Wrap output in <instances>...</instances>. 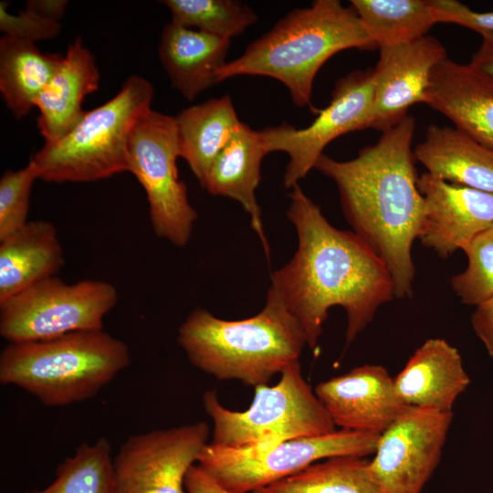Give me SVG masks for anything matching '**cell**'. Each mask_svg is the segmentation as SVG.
Listing matches in <instances>:
<instances>
[{"instance_id": "cell-1", "label": "cell", "mask_w": 493, "mask_h": 493, "mask_svg": "<svg viewBox=\"0 0 493 493\" xmlns=\"http://www.w3.org/2000/svg\"><path fill=\"white\" fill-rule=\"evenodd\" d=\"M287 216L296 228L293 257L271 275L273 288L300 325L307 346L315 350L329 309L343 308L346 346L394 297L383 262L353 231L331 226L299 187L291 188Z\"/></svg>"}, {"instance_id": "cell-2", "label": "cell", "mask_w": 493, "mask_h": 493, "mask_svg": "<svg viewBox=\"0 0 493 493\" xmlns=\"http://www.w3.org/2000/svg\"><path fill=\"white\" fill-rule=\"evenodd\" d=\"M414 130L406 115L355 158L341 162L323 153L314 167L335 183L346 220L386 266L398 299L412 296V246L425 212L411 149Z\"/></svg>"}, {"instance_id": "cell-3", "label": "cell", "mask_w": 493, "mask_h": 493, "mask_svg": "<svg viewBox=\"0 0 493 493\" xmlns=\"http://www.w3.org/2000/svg\"><path fill=\"white\" fill-rule=\"evenodd\" d=\"M177 341L200 371L254 388L299 362L307 346L300 325L271 287L263 309L250 318L227 320L194 309L179 327Z\"/></svg>"}, {"instance_id": "cell-4", "label": "cell", "mask_w": 493, "mask_h": 493, "mask_svg": "<svg viewBox=\"0 0 493 493\" xmlns=\"http://www.w3.org/2000/svg\"><path fill=\"white\" fill-rule=\"evenodd\" d=\"M375 47L351 6L316 0L288 13L241 56L226 62L218 82L243 75L272 78L287 87L296 106L307 107L315 77L330 58L349 48Z\"/></svg>"}, {"instance_id": "cell-5", "label": "cell", "mask_w": 493, "mask_h": 493, "mask_svg": "<svg viewBox=\"0 0 493 493\" xmlns=\"http://www.w3.org/2000/svg\"><path fill=\"white\" fill-rule=\"evenodd\" d=\"M130 362L121 340L103 330L75 331L7 344L0 354V383L61 407L93 397Z\"/></svg>"}, {"instance_id": "cell-6", "label": "cell", "mask_w": 493, "mask_h": 493, "mask_svg": "<svg viewBox=\"0 0 493 493\" xmlns=\"http://www.w3.org/2000/svg\"><path fill=\"white\" fill-rule=\"evenodd\" d=\"M154 89L144 78L131 76L119 92L86 111L60 141L44 144L30 160L39 179L86 183L128 172V142L138 120L151 109Z\"/></svg>"}, {"instance_id": "cell-7", "label": "cell", "mask_w": 493, "mask_h": 493, "mask_svg": "<svg viewBox=\"0 0 493 493\" xmlns=\"http://www.w3.org/2000/svg\"><path fill=\"white\" fill-rule=\"evenodd\" d=\"M202 402L213 422L210 443L220 446H261L337 429L305 380L299 361L288 366L276 384L255 387L254 399L245 411L225 407L215 390L205 392Z\"/></svg>"}, {"instance_id": "cell-8", "label": "cell", "mask_w": 493, "mask_h": 493, "mask_svg": "<svg viewBox=\"0 0 493 493\" xmlns=\"http://www.w3.org/2000/svg\"><path fill=\"white\" fill-rule=\"evenodd\" d=\"M379 435L346 429L276 444L230 448L207 443L196 464L233 493H251L333 456L373 455Z\"/></svg>"}, {"instance_id": "cell-9", "label": "cell", "mask_w": 493, "mask_h": 493, "mask_svg": "<svg viewBox=\"0 0 493 493\" xmlns=\"http://www.w3.org/2000/svg\"><path fill=\"white\" fill-rule=\"evenodd\" d=\"M117 300V289L108 281L66 283L54 276L0 303V335L12 343L103 330Z\"/></svg>"}, {"instance_id": "cell-10", "label": "cell", "mask_w": 493, "mask_h": 493, "mask_svg": "<svg viewBox=\"0 0 493 493\" xmlns=\"http://www.w3.org/2000/svg\"><path fill=\"white\" fill-rule=\"evenodd\" d=\"M175 119L150 109L136 122L128 142V172L143 187L155 235L175 246L190 240L197 213L179 178Z\"/></svg>"}, {"instance_id": "cell-11", "label": "cell", "mask_w": 493, "mask_h": 493, "mask_svg": "<svg viewBox=\"0 0 493 493\" xmlns=\"http://www.w3.org/2000/svg\"><path fill=\"white\" fill-rule=\"evenodd\" d=\"M372 70H355L340 79L330 104L308 127L299 129L282 123L260 131L269 152L288 155L283 181L292 188L315 167L325 147L351 131L367 129L372 104Z\"/></svg>"}, {"instance_id": "cell-12", "label": "cell", "mask_w": 493, "mask_h": 493, "mask_svg": "<svg viewBox=\"0 0 493 493\" xmlns=\"http://www.w3.org/2000/svg\"><path fill=\"white\" fill-rule=\"evenodd\" d=\"M453 421L444 413L405 406L379 435L369 469L380 493H422L437 467Z\"/></svg>"}, {"instance_id": "cell-13", "label": "cell", "mask_w": 493, "mask_h": 493, "mask_svg": "<svg viewBox=\"0 0 493 493\" xmlns=\"http://www.w3.org/2000/svg\"><path fill=\"white\" fill-rule=\"evenodd\" d=\"M209 435L199 421L129 436L113 459L118 493H187L186 474Z\"/></svg>"}, {"instance_id": "cell-14", "label": "cell", "mask_w": 493, "mask_h": 493, "mask_svg": "<svg viewBox=\"0 0 493 493\" xmlns=\"http://www.w3.org/2000/svg\"><path fill=\"white\" fill-rule=\"evenodd\" d=\"M379 49V60L372 70L373 92L368 128L383 132L404 118L411 106L425 102L431 73L447 57L443 44L427 35Z\"/></svg>"}, {"instance_id": "cell-15", "label": "cell", "mask_w": 493, "mask_h": 493, "mask_svg": "<svg viewBox=\"0 0 493 493\" xmlns=\"http://www.w3.org/2000/svg\"><path fill=\"white\" fill-rule=\"evenodd\" d=\"M424 203L419 235L423 246L441 257L464 248L493 224V194L451 184L429 173L418 177Z\"/></svg>"}, {"instance_id": "cell-16", "label": "cell", "mask_w": 493, "mask_h": 493, "mask_svg": "<svg viewBox=\"0 0 493 493\" xmlns=\"http://www.w3.org/2000/svg\"><path fill=\"white\" fill-rule=\"evenodd\" d=\"M315 394L336 427L380 435L406 406L382 365L363 364L319 383Z\"/></svg>"}, {"instance_id": "cell-17", "label": "cell", "mask_w": 493, "mask_h": 493, "mask_svg": "<svg viewBox=\"0 0 493 493\" xmlns=\"http://www.w3.org/2000/svg\"><path fill=\"white\" fill-rule=\"evenodd\" d=\"M493 152V79L447 58L433 69L425 102Z\"/></svg>"}, {"instance_id": "cell-18", "label": "cell", "mask_w": 493, "mask_h": 493, "mask_svg": "<svg viewBox=\"0 0 493 493\" xmlns=\"http://www.w3.org/2000/svg\"><path fill=\"white\" fill-rule=\"evenodd\" d=\"M469 383L457 349L439 338L426 340L393 378L404 405L444 413L452 412Z\"/></svg>"}, {"instance_id": "cell-19", "label": "cell", "mask_w": 493, "mask_h": 493, "mask_svg": "<svg viewBox=\"0 0 493 493\" xmlns=\"http://www.w3.org/2000/svg\"><path fill=\"white\" fill-rule=\"evenodd\" d=\"M100 72L95 58L77 37L58 70L35 102L37 128L45 144L63 139L83 118L84 98L98 89Z\"/></svg>"}, {"instance_id": "cell-20", "label": "cell", "mask_w": 493, "mask_h": 493, "mask_svg": "<svg viewBox=\"0 0 493 493\" xmlns=\"http://www.w3.org/2000/svg\"><path fill=\"white\" fill-rule=\"evenodd\" d=\"M267 153L260 131L242 122L211 164L201 184L212 195L232 198L243 206L267 256L269 247L256 190L261 180L262 160Z\"/></svg>"}, {"instance_id": "cell-21", "label": "cell", "mask_w": 493, "mask_h": 493, "mask_svg": "<svg viewBox=\"0 0 493 493\" xmlns=\"http://www.w3.org/2000/svg\"><path fill=\"white\" fill-rule=\"evenodd\" d=\"M230 42L171 21L162 31L158 54L172 86L193 100L219 83Z\"/></svg>"}, {"instance_id": "cell-22", "label": "cell", "mask_w": 493, "mask_h": 493, "mask_svg": "<svg viewBox=\"0 0 493 493\" xmlns=\"http://www.w3.org/2000/svg\"><path fill=\"white\" fill-rule=\"evenodd\" d=\"M64 260L56 226L48 221H28L0 240V303L56 276Z\"/></svg>"}, {"instance_id": "cell-23", "label": "cell", "mask_w": 493, "mask_h": 493, "mask_svg": "<svg viewBox=\"0 0 493 493\" xmlns=\"http://www.w3.org/2000/svg\"><path fill=\"white\" fill-rule=\"evenodd\" d=\"M413 152L432 175L493 194V152L458 129L430 125Z\"/></svg>"}, {"instance_id": "cell-24", "label": "cell", "mask_w": 493, "mask_h": 493, "mask_svg": "<svg viewBox=\"0 0 493 493\" xmlns=\"http://www.w3.org/2000/svg\"><path fill=\"white\" fill-rule=\"evenodd\" d=\"M174 119L180 157L202 184L211 164L242 121L228 95L188 107Z\"/></svg>"}, {"instance_id": "cell-25", "label": "cell", "mask_w": 493, "mask_h": 493, "mask_svg": "<svg viewBox=\"0 0 493 493\" xmlns=\"http://www.w3.org/2000/svg\"><path fill=\"white\" fill-rule=\"evenodd\" d=\"M64 56L41 52L35 43L0 38V93L16 119H22L48 84Z\"/></svg>"}, {"instance_id": "cell-26", "label": "cell", "mask_w": 493, "mask_h": 493, "mask_svg": "<svg viewBox=\"0 0 493 493\" xmlns=\"http://www.w3.org/2000/svg\"><path fill=\"white\" fill-rule=\"evenodd\" d=\"M351 5L378 48L421 38L438 23L431 0H352Z\"/></svg>"}, {"instance_id": "cell-27", "label": "cell", "mask_w": 493, "mask_h": 493, "mask_svg": "<svg viewBox=\"0 0 493 493\" xmlns=\"http://www.w3.org/2000/svg\"><path fill=\"white\" fill-rule=\"evenodd\" d=\"M360 456H333L261 489L263 493H380Z\"/></svg>"}, {"instance_id": "cell-28", "label": "cell", "mask_w": 493, "mask_h": 493, "mask_svg": "<svg viewBox=\"0 0 493 493\" xmlns=\"http://www.w3.org/2000/svg\"><path fill=\"white\" fill-rule=\"evenodd\" d=\"M27 493H118L109 440L82 443L58 467L48 487Z\"/></svg>"}, {"instance_id": "cell-29", "label": "cell", "mask_w": 493, "mask_h": 493, "mask_svg": "<svg viewBox=\"0 0 493 493\" xmlns=\"http://www.w3.org/2000/svg\"><path fill=\"white\" fill-rule=\"evenodd\" d=\"M172 22L231 40L257 21L253 9L236 0H164Z\"/></svg>"}, {"instance_id": "cell-30", "label": "cell", "mask_w": 493, "mask_h": 493, "mask_svg": "<svg viewBox=\"0 0 493 493\" xmlns=\"http://www.w3.org/2000/svg\"><path fill=\"white\" fill-rule=\"evenodd\" d=\"M463 251L467 266L451 278V287L462 303L477 306L493 296V224L475 236Z\"/></svg>"}, {"instance_id": "cell-31", "label": "cell", "mask_w": 493, "mask_h": 493, "mask_svg": "<svg viewBox=\"0 0 493 493\" xmlns=\"http://www.w3.org/2000/svg\"><path fill=\"white\" fill-rule=\"evenodd\" d=\"M39 179L35 163L17 171L8 170L0 179V240L23 227L27 221L33 184Z\"/></svg>"}, {"instance_id": "cell-32", "label": "cell", "mask_w": 493, "mask_h": 493, "mask_svg": "<svg viewBox=\"0 0 493 493\" xmlns=\"http://www.w3.org/2000/svg\"><path fill=\"white\" fill-rule=\"evenodd\" d=\"M8 4L0 2V30L4 36L36 43L54 38L61 29L59 22L44 18L27 9L14 15Z\"/></svg>"}, {"instance_id": "cell-33", "label": "cell", "mask_w": 493, "mask_h": 493, "mask_svg": "<svg viewBox=\"0 0 493 493\" xmlns=\"http://www.w3.org/2000/svg\"><path fill=\"white\" fill-rule=\"evenodd\" d=\"M438 23L455 24L479 35L493 34V10L478 12L456 0H431Z\"/></svg>"}, {"instance_id": "cell-34", "label": "cell", "mask_w": 493, "mask_h": 493, "mask_svg": "<svg viewBox=\"0 0 493 493\" xmlns=\"http://www.w3.org/2000/svg\"><path fill=\"white\" fill-rule=\"evenodd\" d=\"M471 325L488 355L493 357V296L476 306Z\"/></svg>"}, {"instance_id": "cell-35", "label": "cell", "mask_w": 493, "mask_h": 493, "mask_svg": "<svg viewBox=\"0 0 493 493\" xmlns=\"http://www.w3.org/2000/svg\"><path fill=\"white\" fill-rule=\"evenodd\" d=\"M184 485L187 493H233L224 488L197 464L189 468ZM251 493H263V491L257 490Z\"/></svg>"}, {"instance_id": "cell-36", "label": "cell", "mask_w": 493, "mask_h": 493, "mask_svg": "<svg viewBox=\"0 0 493 493\" xmlns=\"http://www.w3.org/2000/svg\"><path fill=\"white\" fill-rule=\"evenodd\" d=\"M480 36L481 44L469 63L493 79V34Z\"/></svg>"}, {"instance_id": "cell-37", "label": "cell", "mask_w": 493, "mask_h": 493, "mask_svg": "<svg viewBox=\"0 0 493 493\" xmlns=\"http://www.w3.org/2000/svg\"><path fill=\"white\" fill-rule=\"evenodd\" d=\"M68 3L66 0H28L26 9L44 18L59 22Z\"/></svg>"}]
</instances>
